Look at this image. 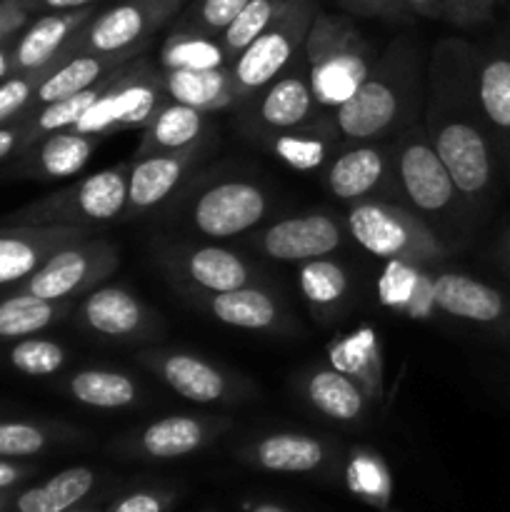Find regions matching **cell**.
Masks as SVG:
<instances>
[{"label":"cell","instance_id":"6da1fadb","mask_svg":"<svg viewBox=\"0 0 510 512\" xmlns=\"http://www.w3.org/2000/svg\"><path fill=\"white\" fill-rule=\"evenodd\" d=\"M423 128L460 198L478 215L493 200L500 165L478 100V48L468 40L435 45L425 70Z\"/></svg>","mask_w":510,"mask_h":512},{"label":"cell","instance_id":"7a4b0ae2","mask_svg":"<svg viewBox=\"0 0 510 512\" xmlns=\"http://www.w3.org/2000/svg\"><path fill=\"white\" fill-rule=\"evenodd\" d=\"M343 145L390 140L425 113V68L420 48L410 38H398L375 58L368 78L330 110Z\"/></svg>","mask_w":510,"mask_h":512},{"label":"cell","instance_id":"3957f363","mask_svg":"<svg viewBox=\"0 0 510 512\" xmlns=\"http://www.w3.org/2000/svg\"><path fill=\"white\" fill-rule=\"evenodd\" d=\"M390 145H393L395 180L403 205L418 213L443 240L448 233H463L473 213L460 198L448 168L428 140L423 120L395 135Z\"/></svg>","mask_w":510,"mask_h":512},{"label":"cell","instance_id":"277c9868","mask_svg":"<svg viewBox=\"0 0 510 512\" xmlns=\"http://www.w3.org/2000/svg\"><path fill=\"white\" fill-rule=\"evenodd\" d=\"M313 95L323 110H335L360 88L375 63V50L348 18L315 15L303 43Z\"/></svg>","mask_w":510,"mask_h":512},{"label":"cell","instance_id":"5b68a950","mask_svg":"<svg viewBox=\"0 0 510 512\" xmlns=\"http://www.w3.org/2000/svg\"><path fill=\"white\" fill-rule=\"evenodd\" d=\"M348 235L380 260L435 268L450 258L453 245L445 243L418 213L393 200H363L348 205L345 213Z\"/></svg>","mask_w":510,"mask_h":512},{"label":"cell","instance_id":"8992f818","mask_svg":"<svg viewBox=\"0 0 510 512\" xmlns=\"http://www.w3.org/2000/svg\"><path fill=\"white\" fill-rule=\"evenodd\" d=\"M315 15H318L315 0H288L278 18L230 63L235 108L270 80L278 78L290 60L300 55Z\"/></svg>","mask_w":510,"mask_h":512},{"label":"cell","instance_id":"52a82bcc","mask_svg":"<svg viewBox=\"0 0 510 512\" xmlns=\"http://www.w3.org/2000/svg\"><path fill=\"white\" fill-rule=\"evenodd\" d=\"M163 103H168L163 70H160V65L155 68V63L138 55L118 70L108 90L73 125V130L105 135V138L128 133V130H143Z\"/></svg>","mask_w":510,"mask_h":512},{"label":"cell","instance_id":"ba28073f","mask_svg":"<svg viewBox=\"0 0 510 512\" xmlns=\"http://www.w3.org/2000/svg\"><path fill=\"white\" fill-rule=\"evenodd\" d=\"M270 213L263 185L245 178H220L185 200V228L208 240H230L258 228Z\"/></svg>","mask_w":510,"mask_h":512},{"label":"cell","instance_id":"9c48e42d","mask_svg":"<svg viewBox=\"0 0 510 512\" xmlns=\"http://www.w3.org/2000/svg\"><path fill=\"white\" fill-rule=\"evenodd\" d=\"M128 170L130 163H120L85 175L78 183L33 205L25 220L33 225H73L90 230L120 220L128 198Z\"/></svg>","mask_w":510,"mask_h":512},{"label":"cell","instance_id":"30bf717a","mask_svg":"<svg viewBox=\"0 0 510 512\" xmlns=\"http://www.w3.org/2000/svg\"><path fill=\"white\" fill-rule=\"evenodd\" d=\"M118 265V245L113 240L90 235L50 255L33 275L23 280L18 293L38 295L45 300L83 298L115 275Z\"/></svg>","mask_w":510,"mask_h":512},{"label":"cell","instance_id":"8fae6325","mask_svg":"<svg viewBox=\"0 0 510 512\" xmlns=\"http://www.w3.org/2000/svg\"><path fill=\"white\" fill-rule=\"evenodd\" d=\"M320 113H323V108L313 95L303 50L290 60L288 68L278 78L270 80L258 93H253L245 103L238 105L240 128L255 143L268 138V135L298 128V125L318 118Z\"/></svg>","mask_w":510,"mask_h":512},{"label":"cell","instance_id":"7c38bea8","mask_svg":"<svg viewBox=\"0 0 510 512\" xmlns=\"http://www.w3.org/2000/svg\"><path fill=\"white\" fill-rule=\"evenodd\" d=\"M185 0H123L110 10L95 13L70 38L68 50L78 53H125L148 48L150 38L175 20Z\"/></svg>","mask_w":510,"mask_h":512},{"label":"cell","instance_id":"4fadbf2b","mask_svg":"<svg viewBox=\"0 0 510 512\" xmlns=\"http://www.w3.org/2000/svg\"><path fill=\"white\" fill-rule=\"evenodd\" d=\"M155 260L180 293H228L245 285H265L258 268L240 253L220 245L170 243L155 250Z\"/></svg>","mask_w":510,"mask_h":512},{"label":"cell","instance_id":"5bb4252c","mask_svg":"<svg viewBox=\"0 0 510 512\" xmlns=\"http://www.w3.org/2000/svg\"><path fill=\"white\" fill-rule=\"evenodd\" d=\"M138 363L175 395L198 405H233L250 398V385L220 365L175 348H145Z\"/></svg>","mask_w":510,"mask_h":512},{"label":"cell","instance_id":"9a60e30c","mask_svg":"<svg viewBox=\"0 0 510 512\" xmlns=\"http://www.w3.org/2000/svg\"><path fill=\"white\" fill-rule=\"evenodd\" d=\"M75 318L90 335L115 343H155L165 333L160 313L123 285H98L90 290L80 300Z\"/></svg>","mask_w":510,"mask_h":512},{"label":"cell","instance_id":"2e32d148","mask_svg":"<svg viewBox=\"0 0 510 512\" xmlns=\"http://www.w3.org/2000/svg\"><path fill=\"white\" fill-rule=\"evenodd\" d=\"M323 183L335 200L348 205L398 195L393 145L385 140L348 143L323 168Z\"/></svg>","mask_w":510,"mask_h":512},{"label":"cell","instance_id":"e0dca14e","mask_svg":"<svg viewBox=\"0 0 510 512\" xmlns=\"http://www.w3.org/2000/svg\"><path fill=\"white\" fill-rule=\"evenodd\" d=\"M345 233L348 228L333 213L313 210V213L275 220L273 225L250 235L245 243L265 258L300 265L305 260L328 258L343 245Z\"/></svg>","mask_w":510,"mask_h":512},{"label":"cell","instance_id":"ac0fdd59","mask_svg":"<svg viewBox=\"0 0 510 512\" xmlns=\"http://www.w3.org/2000/svg\"><path fill=\"white\" fill-rule=\"evenodd\" d=\"M430 285L440 313L510 340V298L503 290L458 270H433Z\"/></svg>","mask_w":510,"mask_h":512},{"label":"cell","instance_id":"d6986e66","mask_svg":"<svg viewBox=\"0 0 510 512\" xmlns=\"http://www.w3.org/2000/svg\"><path fill=\"white\" fill-rule=\"evenodd\" d=\"M205 150H208V138L170 153L135 158L128 170V198H125L123 218H143L168 203L185 183L190 170L203 160Z\"/></svg>","mask_w":510,"mask_h":512},{"label":"cell","instance_id":"ffe728a7","mask_svg":"<svg viewBox=\"0 0 510 512\" xmlns=\"http://www.w3.org/2000/svg\"><path fill=\"white\" fill-rule=\"evenodd\" d=\"M233 428L228 418H200V415H168L135 430L115 448L130 458L175 460L208 448L210 443Z\"/></svg>","mask_w":510,"mask_h":512},{"label":"cell","instance_id":"44dd1931","mask_svg":"<svg viewBox=\"0 0 510 512\" xmlns=\"http://www.w3.org/2000/svg\"><path fill=\"white\" fill-rule=\"evenodd\" d=\"M218 323L255 333H288L293 330L288 310L265 285H245L228 293H185Z\"/></svg>","mask_w":510,"mask_h":512},{"label":"cell","instance_id":"7402d4cb","mask_svg":"<svg viewBox=\"0 0 510 512\" xmlns=\"http://www.w3.org/2000/svg\"><path fill=\"white\" fill-rule=\"evenodd\" d=\"M478 100L495 158L510 178V40L478 50Z\"/></svg>","mask_w":510,"mask_h":512},{"label":"cell","instance_id":"603a6c76","mask_svg":"<svg viewBox=\"0 0 510 512\" xmlns=\"http://www.w3.org/2000/svg\"><path fill=\"white\" fill-rule=\"evenodd\" d=\"M90 235H93L90 228H73V225H30L0 235V285L23 283L50 255Z\"/></svg>","mask_w":510,"mask_h":512},{"label":"cell","instance_id":"cb8c5ba5","mask_svg":"<svg viewBox=\"0 0 510 512\" xmlns=\"http://www.w3.org/2000/svg\"><path fill=\"white\" fill-rule=\"evenodd\" d=\"M145 50H125V53H78L73 55L65 45V53L60 55L58 63L48 70L43 80L35 88L33 100H30L28 110H25V118L35 110L45 108V105L55 103V100H63L68 95L80 93V90L90 88L98 80H103L105 75H110L113 70H118L120 65L130 63L138 55H143Z\"/></svg>","mask_w":510,"mask_h":512},{"label":"cell","instance_id":"d4e9b609","mask_svg":"<svg viewBox=\"0 0 510 512\" xmlns=\"http://www.w3.org/2000/svg\"><path fill=\"white\" fill-rule=\"evenodd\" d=\"M238 458L250 468L268 473H318L333 460V448L308 433H270L238 450Z\"/></svg>","mask_w":510,"mask_h":512},{"label":"cell","instance_id":"484cf974","mask_svg":"<svg viewBox=\"0 0 510 512\" xmlns=\"http://www.w3.org/2000/svg\"><path fill=\"white\" fill-rule=\"evenodd\" d=\"M95 15L93 5L78 10H58L35 20L15 43L10 65L18 75L38 73L58 63L65 45Z\"/></svg>","mask_w":510,"mask_h":512},{"label":"cell","instance_id":"4316f807","mask_svg":"<svg viewBox=\"0 0 510 512\" xmlns=\"http://www.w3.org/2000/svg\"><path fill=\"white\" fill-rule=\"evenodd\" d=\"M258 143L268 153H273L280 163H285L293 170H300V173L323 170L335 158V153L343 148V138H340V130L330 110H323L318 118L308 120V123L298 125V128L268 135V138L258 140Z\"/></svg>","mask_w":510,"mask_h":512},{"label":"cell","instance_id":"83f0119b","mask_svg":"<svg viewBox=\"0 0 510 512\" xmlns=\"http://www.w3.org/2000/svg\"><path fill=\"white\" fill-rule=\"evenodd\" d=\"M328 363L348 375L363 390L368 403H378L383 398V350L375 328L363 325L333 340L328 345Z\"/></svg>","mask_w":510,"mask_h":512},{"label":"cell","instance_id":"f1b7e54d","mask_svg":"<svg viewBox=\"0 0 510 512\" xmlns=\"http://www.w3.org/2000/svg\"><path fill=\"white\" fill-rule=\"evenodd\" d=\"M300 393L310 408L345 425L360 423L370 405L363 390L333 365H313L305 370L300 378Z\"/></svg>","mask_w":510,"mask_h":512},{"label":"cell","instance_id":"f546056e","mask_svg":"<svg viewBox=\"0 0 510 512\" xmlns=\"http://www.w3.org/2000/svg\"><path fill=\"white\" fill-rule=\"evenodd\" d=\"M208 120L210 113L168 100L155 110V115L143 128L135 158L170 153V150H180L208 138Z\"/></svg>","mask_w":510,"mask_h":512},{"label":"cell","instance_id":"4dcf8cb0","mask_svg":"<svg viewBox=\"0 0 510 512\" xmlns=\"http://www.w3.org/2000/svg\"><path fill=\"white\" fill-rule=\"evenodd\" d=\"M430 278H433V268L403 263V260H388L378 280V295L383 305H388L398 315L430 320L438 313Z\"/></svg>","mask_w":510,"mask_h":512},{"label":"cell","instance_id":"1f68e13d","mask_svg":"<svg viewBox=\"0 0 510 512\" xmlns=\"http://www.w3.org/2000/svg\"><path fill=\"white\" fill-rule=\"evenodd\" d=\"M165 98L190 105L203 113L235 108V90L230 65L210 70H163Z\"/></svg>","mask_w":510,"mask_h":512},{"label":"cell","instance_id":"d6a6232c","mask_svg":"<svg viewBox=\"0 0 510 512\" xmlns=\"http://www.w3.org/2000/svg\"><path fill=\"white\" fill-rule=\"evenodd\" d=\"M105 135L78 133V130H58L38 140V148L30 155L33 173L45 180H65L78 175L88 165L90 155L98 150Z\"/></svg>","mask_w":510,"mask_h":512},{"label":"cell","instance_id":"836d02e7","mask_svg":"<svg viewBox=\"0 0 510 512\" xmlns=\"http://www.w3.org/2000/svg\"><path fill=\"white\" fill-rule=\"evenodd\" d=\"M95 485H98V473L93 468L78 465V468L60 470L45 483L15 495L8 512H68L78 508L93 493Z\"/></svg>","mask_w":510,"mask_h":512},{"label":"cell","instance_id":"e575fe53","mask_svg":"<svg viewBox=\"0 0 510 512\" xmlns=\"http://www.w3.org/2000/svg\"><path fill=\"white\" fill-rule=\"evenodd\" d=\"M298 285L310 313L315 318L325 320V323L340 318V313H343L350 300L348 270L330 258H315L300 263Z\"/></svg>","mask_w":510,"mask_h":512},{"label":"cell","instance_id":"d590c367","mask_svg":"<svg viewBox=\"0 0 510 512\" xmlns=\"http://www.w3.org/2000/svg\"><path fill=\"white\" fill-rule=\"evenodd\" d=\"M65 390L75 403L95 410H123L140 403V385L123 370H78L65 380Z\"/></svg>","mask_w":510,"mask_h":512},{"label":"cell","instance_id":"8d00e7d4","mask_svg":"<svg viewBox=\"0 0 510 512\" xmlns=\"http://www.w3.org/2000/svg\"><path fill=\"white\" fill-rule=\"evenodd\" d=\"M160 70H210L230 65L223 43L215 35L175 20L158 53Z\"/></svg>","mask_w":510,"mask_h":512},{"label":"cell","instance_id":"74e56055","mask_svg":"<svg viewBox=\"0 0 510 512\" xmlns=\"http://www.w3.org/2000/svg\"><path fill=\"white\" fill-rule=\"evenodd\" d=\"M75 300H45L38 295L15 293L0 303V340L25 338L50 328L73 310Z\"/></svg>","mask_w":510,"mask_h":512},{"label":"cell","instance_id":"f35d334b","mask_svg":"<svg viewBox=\"0 0 510 512\" xmlns=\"http://www.w3.org/2000/svg\"><path fill=\"white\" fill-rule=\"evenodd\" d=\"M120 68H123V65H120ZM118 70H113V73L105 75L103 80H98V83L90 85V88L80 90V93L68 95V98L63 100H55V103L30 113L28 123H25V145H33L35 140L45 138V135L50 133H58V130L73 128V125L98 103L100 95H103L105 90H108V85L115 80Z\"/></svg>","mask_w":510,"mask_h":512},{"label":"cell","instance_id":"ab89813d","mask_svg":"<svg viewBox=\"0 0 510 512\" xmlns=\"http://www.w3.org/2000/svg\"><path fill=\"white\" fill-rule=\"evenodd\" d=\"M345 483L358 500L378 510H388L390 495H393V478H390L385 460L375 450H350L348 463H345Z\"/></svg>","mask_w":510,"mask_h":512},{"label":"cell","instance_id":"60d3db41","mask_svg":"<svg viewBox=\"0 0 510 512\" xmlns=\"http://www.w3.org/2000/svg\"><path fill=\"white\" fill-rule=\"evenodd\" d=\"M285 3L288 0H248V5L238 13V18L220 35V43H223V50L230 63L278 18Z\"/></svg>","mask_w":510,"mask_h":512},{"label":"cell","instance_id":"b9f144b4","mask_svg":"<svg viewBox=\"0 0 510 512\" xmlns=\"http://www.w3.org/2000/svg\"><path fill=\"white\" fill-rule=\"evenodd\" d=\"M10 363L20 373L33 375V378H45V375H53L63 368L65 350L58 343H53V340L25 338L10 350Z\"/></svg>","mask_w":510,"mask_h":512},{"label":"cell","instance_id":"7bdbcfd3","mask_svg":"<svg viewBox=\"0 0 510 512\" xmlns=\"http://www.w3.org/2000/svg\"><path fill=\"white\" fill-rule=\"evenodd\" d=\"M245 5H248V0H195L180 15L178 23L190 25V28L203 30V33L220 38L225 33V28L238 18V13Z\"/></svg>","mask_w":510,"mask_h":512},{"label":"cell","instance_id":"ee69618b","mask_svg":"<svg viewBox=\"0 0 510 512\" xmlns=\"http://www.w3.org/2000/svg\"><path fill=\"white\" fill-rule=\"evenodd\" d=\"M50 428L30 423H0V458H30L55 440Z\"/></svg>","mask_w":510,"mask_h":512},{"label":"cell","instance_id":"f6af8a7d","mask_svg":"<svg viewBox=\"0 0 510 512\" xmlns=\"http://www.w3.org/2000/svg\"><path fill=\"white\" fill-rule=\"evenodd\" d=\"M50 68H53V65H50ZM50 68L38 70V73L15 75V78H8L5 83H0V123H8V120L18 118V115H25L30 100H33L35 88H38L40 80L48 75Z\"/></svg>","mask_w":510,"mask_h":512},{"label":"cell","instance_id":"bcb514c9","mask_svg":"<svg viewBox=\"0 0 510 512\" xmlns=\"http://www.w3.org/2000/svg\"><path fill=\"white\" fill-rule=\"evenodd\" d=\"M175 498L178 495L170 488H140L110 503L103 512H170Z\"/></svg>","mask_w":510,"mask_h":512},{"label":"cell","instance_id":"7dc6e473","mask_svg":"<svg viewBox=\"0 0 510 512\" xmlns=\"http://www.w3.org/2000/svg\"><path fill=\"white\" fill-rule=\"evenodd\" d=\"M498 0H443V18L460 28H473L493 15Z\"/></svg>","mask_w":510,"mask_h":512},{"label":"cell","instance_id":"c3c4849f","mask_svg":"<svg viewBox=\"0 0 510 512\" xmlns=\"http://www.w3.org/2000/svg\"><path fill=\"white\" fill-rule=\"evenodd\" d=\"M340 8H345L353 15L363 18H380V20H408L413 10L403 0H335Z\"/></svg>","mask_w":510,"mask_h":512},{"label":"cell","instance_id":"681fc988","mask_svg":"<svg viewBox=\"0 0 510 512\" xmlns=\"http://www.w3.org/2000/svg\"><path fill=\"white\" fill-rule=\"evenodd\" d=\"M23 3L30 13H33V10H50V13H58V10L88 8L95 0H23Z\"/></svg>","mask_w":510,"mask_h":512},{"label":"cell","instance_id":"f907efd6","mask_svg":"<svg viewBox=\"0 0 510 512\" xmlns=\"http://www.w3.org/2000/svg\"><path fill=\"white\" fill-rule=\"evenodd\" d=\"M30 468H23V465L8 463L5 458H0V490H8L13 485H18L20 480L28 478Z\"/></svg>","mask_w":510,"mask_h":512},{"label":"cell","instance_id":"816d5d0a","mask_svg":"<svg viewBox=\"0 0 510 512\" xmlns=\"http://www.w3.org/2000/svg\"><path fill=\"white\" fill-rule=\"evenodd\" d=\"M20 143L25 145V125L23 128H0V160L18 150Z\"/></svg>","mask_w":510,"mask_h":512},{"label":"cell","instance_id":"f5cc1de1","mask_svg":"<svg viewBox=\"0 0 510 512\" xmlns=\"http://www.w3.org/2000/svg\"><path fill=\"white\" fill-rule=\"evenodd\" d=\"M413 15H423V18L438 20L443 18V0H403Z\"/></svg>","mask_w":510,"mask_h":512},{"label":"cell","instance_id":"db71d44e","mask_svg":"<svg viewBox=\"0 0 510 512\" xmlns=\"http://www.w3.org/2000/svg\"><path fill=\"white\" fill-rule=\"evenodd\" d=\"M503 263H505V268H508V273H510V220H508V225H505V230H503Z\"/></svg>","mask_w":510,"mask_h":512},{"label":"cell","instance_id":"11a10c76","mask_svg":"<svg viewBox=\"0 0 510 512\" xmlns=\"http://www.w3.org/2000/svg\"><path fill=\"white\" fill-rule=\"evenodd\" d=\"M248 512H288L283 505H275V503H258L253 505Z\"/></svg>","mask_w":510,"mask_h":512},{"label":"cell","instance_id":"9f6ffc18","mask_svg":"<svg viewBox=\"0 0 510 512\" xmlns=\"http://www.w3.org/2000/svg\"><path fill=\"white\" fill-rule=\"evenodd\" d=\"M68 512H103V510H100L98 505H78V508H73Z\"/></svg>","mask_w":510,"mask_h":512},{"label":"cell","instance_id":"6f0895ef","mask_svg":"<svg viewBox=\"0 0 510 512\" xmlns=\"http://www.w3.org/2000/svg\"><path fill=\"white\" fill-rule=\"evenodd\" d=\"M0 512H8V500L0 498Z\"/></svg>","mask_w":510,"mask_h":512},{"label":"cell","instance_id":"680465c9","mask_svg":"<svg viewBox=\"0 0 510 512\" xmlns=\"http://www.w3.org/2000/svg\"><path fill=\"white\" fill-rule=\"evenodd\" d=\"M383 512H395V510H383Z\"/></svg>","mask_w":510,"mask_h":512}]
</instances>
